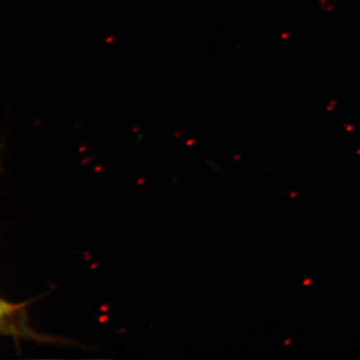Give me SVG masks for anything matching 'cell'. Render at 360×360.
I'll return each instance as SVG.
<instances>
[{
	"label": "cell",
	"mask_w": 360,
	"mask_h": 360,
	"mask_svg": "<svg viewBox=\"0 0 360 360\" xmlns=\"http://www.w3.org/2000/svg\"><path fill=\"white\" fill-rule=\"evenodd\" d=\"M25 328L22 305L14 304L0 298V335H23Z\"/></svg>",
	"instance_id": "cell-1"
}]
</instances>
